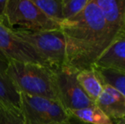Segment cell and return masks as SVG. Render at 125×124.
Here are the masks:
<instances>
[{"label": "cell", "mask_w": 125, "mask_h": 124, "mask_svg": "<svg viewBox=\"0 0 125 124\" xmlns=\"http://www.w3.org/2000/svg\"><path fill=\"white\" fill-rule=\"evenodd\" d=\"M7 73L20 94L57 100L53 70L36 63L13 61Z\"/></svg>", "instance_id": "cell-2"}, {"label": "cell", "mask_w": 125, "mask_h": 124, "mask_svg": "<svg viewBox=\"0 0 125 124\" xmlns=\"http://www.w3.org/2000/svg\"><path fill=\"white\" fill-rule=\"evenodd\" d=\"M0 61L6 64L13 61L36 63L50 68L32 47L14 34L13 29L2 24H0Z\"/></svg>", "instance_id": "cell-7"}, {"label": "cell", "mask_w": 125, "mask_h": 124, "mask_svg": "<svg viewBox=\"0 0 125 124\" xmlns=\"http://www.w3.org/2000/svg\"><path fill=\"white\" fill-rule=\"evenodd\" d=\"M8 64L0 61V103L20 110L21 94L7 73Z\"/></svg>", "instance_id": "cell-12"}, {"label": "cell", "mask_w": 125, "mask_h": 124, "mask_svg": "<svg viewBox=\"0 0 125 124\" xmlns=\"http://www.w3.org/2000/svg\"><path fill=\"white\" fill-rule=\"evenodd\" d=\"M77 80L88 97L95 102L103 91L105 85L99 70L94 66L88 69L82 70L77 73Z\"/></svg>", "instance_id": "cell-11"}, {"label": "cell", "mask_w": 125, "mask_h": 124, "mask_svg": "<svg viewBox=\"0 0 125 124\" xmlns=\"http://www.w3.org/2000/svg\"><path fill=\"white\" fill-rule=\"evenodd\" d=\"M7 27L15 26L29 31L60 30L61 26L47 17L32 0H8L5 11Z\"/></svg>", "instance_id": "cell-5"}, {"label": "cell", "mask_w": 125, "mask_h": 124, "mask_svg": "<svg viewBox=\"0 0 125 124\" xmlns=\"http://www.w3.org/2000/svg\"><path fill=\"white\" fill-rule=\"evenodd\" d=\"M0 124H24L21 111L0 103Z\"/></svg>", "instance_id": "cell-17"}, {"label": "cell", "mask_w": 125, "mask_h": 124, "mask_svg": "<svg viewBox=\"0 0 125 124\" xmlns=\"http://www.w3.org/2000/svg\"><path fill=\"white\" fill-rule=\"evenodd\" d=\"M94 66L125 73V34L121 35L108 47Z\"/></svg>", "instance_id": "cell-10"}, {"label": "cell", "mask_w": 125, "mask_h": 124, "mask_svg": "<svg viewBox=\"0 0 125 124\" xmlns=\"http://www.w3.org/2000/svg\"><path fill=\"white\" fill-rule=\"evenodd\" d=\"M94 103L112 121L125 118V96L111 85L105 83L103 91Z\"/></svg>", "instance_id": "cell-8"}, {"label": "cell", "mask_w": 125, "mask_h": 124, "mask_svg": "<svg viewBox=\"0 0 125 124\" xmlns=\"http://www.w3.org/2000/svg\"><path fill=\"white\" fill-rule=\"evenodd\" d=\"M0 24H2V25H3V23H2V22H1V21H0Z\"/></svg>", "instance_id": "cell-21"}, {"label": "cell", "mask_w": 125, "mask_h": 124, "mask_svg": "<svg viewBox=\"0 0 125 124\" xmlns=\"http://www.w3.org/2000/svg\"><path fill=\"white\" fill-rule=\"evenodd\" d=\"M70 116H71V115H70ZM71 123L72 124H87V123H83V122L79 121V120L76 119V118H74L72 116H71Z\"/></svg>", "instance_id": "cell-19"}, {"label": "cell", "mask_w": 125, "mask_h": 124, "mask_svg": "<svg viewBox=\"0 0 125 124\" xmlns=\"http://www.w3.org/2000/svg\"><path fill=\"white\" fill-rule=\"evenodd\" d=\"M124 34H125V30H124ZM123 35V34H122Z\"/></svg>", "instance_id": "cell-22"}, {"label": "cell", "mask_w": 125, "mask_h": 124, "mask_svg": "<svg viewBox=\"0 0 125 124\" xmlns=\"http://www.w3.org/2000/svg\"><path fill=\"white\" fill-rule=\"evenodd\" d=\"M76 119L87 124H113L114 121L109 118L94 103L88 107L67 111Z\"/></svg>", "instance_id": "cell-13"}, {"label": "cell", "mask_w": 125, "mask_h": 124, "mask_svg": "<svg viewBox=\"0 0 125 124\" xmlns=\"http://www.w3.org/2000/svg\"><path fill=\"white\" fill-rule=\"evenodd\" d=\"M113 124H125V118L124 119L118 120V121H115Z\"/></svg>", "instance_id": "cell-20"}, {"label": "cell", "mask_w": 125, "mask_h": 124, "mask_svg": "<svg viewBox=\"0 0 125 124\" xmlns=\"http://www.w3.org/2000/svg\"><path fill=\"white\" fill-rule=\"evenodd\" d=\"M58 101L66 111L78 110L94 104L82 89L77 80L78 71L67 66L53 70Z\"/></svg>", "instance_id": "cell-6"}, {"label": "cell", "mask_w": 125, "mask_h": 124, "mask_svg": "<svg viewBox=\"0 0 125 124\" xmlns=\"http://www.w3.org/2000/svg\"><path fill=\"white\" fill-rule=\"evenodd\" d=\"M89 2V0H62V15L64 21L80 14L85 9Z\"/></svg>", "instance_id": "cell-16"}, {"label": "cell", "mask_w": 125, "mask_h": 124, "mask_svg": "<svg viewBox=\"0 0 125 124\" xmlns=\"http://www.w3.org/2000/svg\"><path fill=\"white\" fill-rule=\"evenodd\" d=\"M99 72L105 84H109L125 96V73L113 70L99 69Z\"/></svg>", "instance_id": "cell-15"}, {"label": "cell", "mask_w": 125, "mask_h": 124, "mask_svg": "<svg viewBox=\"0 0 125 124\" xmlns=\"http://www.w3.org/2000/svg\"><path fill=\"white\" fill-rule=\"evenodd\" d=\"M20 94L24 124H72L71 116L59 101Z\"/></svg>", "instance_id": "cell-4"}, {"label": "cell", "mask_w": 125, "mask_h": 124, "mask_svg": "<svg viewBox=\"0 0 125 124\" xmlns=\"http://www.w3.org/2000/svg\"><path fill=\"white\" fill-rule=\"evenodd\" d=\"M14 34L32 47L52 70L66 65V43L64 33L60 30L29 31L14 28Z\"/></svg>", "instance_id": "cell-3"}, {"label": "cell", "mask_w": 125, "mask_h": 124, "mask_svg": "<svg viewBox=\"0 0 125 124\" xmlns=\"http://www.w3.org/2000/svg\"><path fill=\"white\" fill-rule=\"evenodd\" d=\"M32 2L47 17L61 26L64 21L62 0H32Z\"/></svg>", "instance_id": "cell-14"}, {"label": "cell", "mask_w": 125, "mask_h": 124, "mask_svg": "<svg viewBox=\"0 0 125 124\" xmlns=\"http://www.w3.org/2000/svg\"><path fill=\"white\" fill-rule=\"evenodd\" d=\"M112 32L118 36L125 30V0H94Z\"/></svg>", "instance_id": "cell-9"}, {"label": "cell", "mask_w": 125, "mask_h": 124, "mask_svg": "<svg viewBox=\"0 0 125 124\" xmlns=\"http://www.w3.org/2000/svg\"><path fill=\"white\" fill-rule=\"evenodd\" d=\"M8 0H0V21L7 27L6 18H5V11H6V5Z\"/></svg>", "instance_id": "cell-18"}, {"label": "cell", "mask_w": 125, "mask_h": 124, "mask_svg": "<svg viewBox=\"0 0 125 124\" xmlns=\"http://www.w3.org/2000/svg\"><path fill=\"white\" fill-rule=\"evenodd\" d=\"M66 43V65L77 71L94 66L118 38L109 29L94 0L77 16L61 26Z\"/></svg>", "instance_id": "cell-1"}]
</instances>
